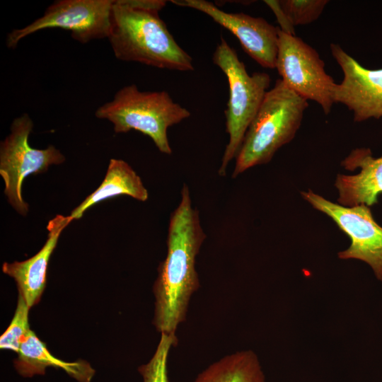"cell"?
<instances>
[{"mask_svg": "<svg viewBox=\"0 0 382 382\" xmlns=\"http://www.w3.org/2000/svg\"><path fill=\"white\" fill-rule=\"evenodd\" d=\"M206 238L199 212L184 184L180 203L170 218L166 257L154 285L153 323L161 333L175 334L185 320L190 299L199 286L196 257Z\"/></svg>", "mask_w": 382, "mask_h": 382, "instance_id": "1", "label": "cell"}, {"mask_svg": "<svg viewBox=\"0 0 382 382\" xmlns=\"http://www.w3.org/2000/svg\"><path fill=\"white\" fill-rule=\"evenodd\" d=\"M163 0H114L108 37L115 57L158 69L193 71V60L175 40L159 11Z\"/></svg>", "mask_w": 382, "mask_h": 382, "instance_id": "2", "label": "cell"}, {"mask_svg": "<svg viewBox=\"0 0 382 382\" xmlns=\"http://www.w3.org/2000/svg\"><path fill=\"white\" fill-rule=\"evenodd\" d=\"M308 106V100L277 79L266 93L246 132L236 157L232 178L269 163L282 146L294 138Z\"/></svg>", "mask_w": 382, "mask_h": 382, "instance_id": "3", "label": "cell"}, {"mask_svg": "<svg viewBox=\"0 0 382 382\" xmlns=\"http://www.w3.org/2000/svg\"><path fill=\"white\" fill-rule=\"evenodd\" d=\"M190 115L166 91H141L135 84L120 88L112 100L101 105L95 112L97 118L112 122L115 133L139 131L150 137L159 151L168 155L172 153L168 128Z\"/></svg>", "mask_w": 382, "mask_h": 382, "instance_id": "4", "label": "cell"}, {"mask_svg": "<svg viewBox=\"0 0 382 382\" xmlns=\"http://www.w3.org/2000/svg\"><path fill=\"white\" fill-rule=\"evenodd\" d=\"M212 62L225 74L229 89L224 112L229 139L218 170L219 175L224 176L229 162L236 157L246 132L262 103L271 78L265 72L250 75L236 50L224 37H221L213 53Z\"/></svg>", "mask_w": 382, "mask_h": 382, "instance_id": "5", "label": "cell"}, {"mask_svg": "<svg viewBox=\"0 0 382 382\" xmlns=\"http://www.w3.org/2000/svg\"><path fill=\"white\" fill-rule=\"evenodd\" d=\"M33 127L30 117L24 113L11 125V132L0 145V175L4 194L10 204L21 215H26L28 205L22 197V184L30 175L45 172L50 166L62 163L64 156L53 145L38 149L30 146L29 135Z\"/></svg>", "mask_w": 382, "mask_h": 382, "instance_id": "6", "label": "cell"}, {"mask_svg": "<svg viewBox=\"0 0 382 382\" xmlns=\"http://www.w3.org/2000/svg\"><path fill=\"white\" fill-rule=\"evenodd\" d=\"M114 0H58L44 14L23 28L14 29L6 37V46L15 49L25 37L42 30L60 28L85 44L108 38L111 29Z\"/></svg>", "mask_w": 382, "mask_h": 382, "instance_id": "7", "label": "cell"}, {"mask_svg": "<svg viewBox=\"0 0 382 382\" xmlns=\"http://www.w3.org/2000/svg\"><path fill=\"white\" fill-rule=\"evenodd\" d=\"M278 52L275 69L281 80L296 94L317 103L325 114L335 103L333 92L337 83L325 70L318 52L296 35L279 28Z\"/></svg>", "mask_w": 382, "mask_h": 382, "instance_id": "8", "label": "cell"}, {"mask_svg": "<svg viewBox=\"0 0 382 382\" xmlns=\"http://www.w3.org/2000/svg\"><path fill=\"white\" fill-rule=\"evenodd\" d=\"M314 209L328 216L350 239L348 248L338 253L340 259L365 262L382 280V226L365 204L345 207L334 203L311 190L301 192Z\"/></svg>", "mask_w": 382, "mask_h": 382, "instance_id": "9", "label": "cell"}, {"mask_svg": "<svg viewBox=\"0 0 382 382\" xmlns=\"http://www.w3.org/2000/svg\"><path fill=\"white\" fill-rule=\"evenodd\" d=\"M330 48L343 74L333 92L335 103L345 105L357 122L382 117V69L364 67L338 44Z\"/></svg>", "mask_w": 382, "mask_h": 382, "instance_id": "10", "label": "cell"}, {"mask_svg": "<svg viewBox=\"0 0 382 382\" xmlns=\"http://www.w3.org/2000/svg\"><path fill=\"white\" fill-rule=\"evenodd\" d=\"M173 4L194 8L231 32L245 52L261 66L275 69L279 27L265 19L243 13H228L205 0H173Z\"/></svg>", "mask_w": 382, "mask_h": 382, "instance_id": "11", "label": "cell"}, {"mask_svg": "<svg viewBox=\"0 0 382 382\" xmlns=\"http://www.w3.org/2000/svg\"><path fill=\"white\" fill-rule=\"evenodd\" d=\"M341 165L345 170L359 168L360 171L356 175H337L335 186L338 192V204L345 207L376 204L378 195L382 193V156L374 158L369 149H355Z\"/></svg>", "mask_w": 382, "mask_h": 382, "instance_id": "12", "label": "cell"}, {"mask_svg": "<svg viewBox=\"0 0 382 382\" xmlns=\"http://www.w3.org/2000/svg\"><path fill=\"white\" fill-rule=\"evenodd\" d=\"M73 220L69 216L56 215L47 226V239L43 247L24 261L4 262L2 271L16 282L21 294L31 308L38 303L44 291L49 261L63 230Z\"/></svg>", "mask_w": 382, "mask_h": 382, "instance_id": "13", "label": "cell"}, {"mask_svg": "<svg viewBox=\"0 0 382 382\" xmlns=\"http://www.w3.org/2000/svg\"><path fill=\"white\" fill-rule=\"evenodd\" d=\"M17 354L14 367L23 377L44 375L47 367L61 369L79 382H91L95 374L87 361L68 362L55 357L32 330L23 337Z\"/></svg>", "mask_w": 382, "mask_h": 382, "instance_id": "14", "label": "cell"}, {"mask_svg": "<svg viewBox=\"0 0 382 382\" xmlns=\"http://www.w3.org/2000/svg\"><path fill=\"white\" fill-rule=\"evenodd\" d=\"M127 195L145 202L149 193L141 178L125 161L112 158L105 177L99 187L72 210L70 216L79 219L84 212L95 204L109 198Z\"/></svg>", "mask_w": 382, "mask_h": 382, "instance_id": "15", "label": "cell"}, {"mask_svg": "<svg viewBox=\"0 0 382 382\" xmlns=\"http://www.w3.org/2000/svg\"><path fill=\"white\" fill-rule=\"evenodd\" d=\"M193 382H265L255 353L238 351L212 363Z\"/></svg>", "mask_w": 382, "mask_h": 382, "instance_id": "16", "label": "cell"}, {"mask_svg": "<svg viewBox=\"0 0 382 382\" xmlns=\"http://www.w3.org/2000/svg\"><path fill=\"white\" fill-rule=\"evenodd\" d=\"M161 338L151 359L138 371L143 382H168L167 361L170 349L177 345L175 334L161 333Z\"/></svg>", "mask_w": 382, "mask_h": 382, "instance_id": "17", "label": "cell"}, {"mask_svg": "<svg viewBox=\"0 0 382 382\" xmlns=\"http://www.w3.org/2000/svg\"><path fill=\"white\" fill-rule=\"evenodd\" d=\"M30 307L21 294H18L17 306L11 323L0 337V348L18 352L23 337L29 332L28 313Z\"/></svg>", "mask_w": 382, "mask_h": 382, "instance_id": "18", "label": "cell"}, {"mask_svg": "<svg viewBox=\"0 0 382 382\" xmlns=\"http://www.w3.org/2000/svg\"><path fill=\"white\" fill-rule=\"evenodd\" d=\"M279 5L294 27L316 21L328 4V0H279Z\"/></svg>", "mask_w": 382, "mask_h": 382, "instance_id": "19", "label": "cell"}, {"mask_svg": "<svg viewBox=\"0 0 382 382\" xmlns=\"http://www.w3.org/2000/svg\"><path fill=\"white\" fill-rule=\"evenodd\" d=\"M264 2L272 9L279 25V29L287 34L295 35L294 27L289 22L285 13L281 8L279 1L265 0Z\"/></svg>", "mask_w": 382, "mask_h": 382, "instance_id": "20", "label": "cell"}]
</instances>
